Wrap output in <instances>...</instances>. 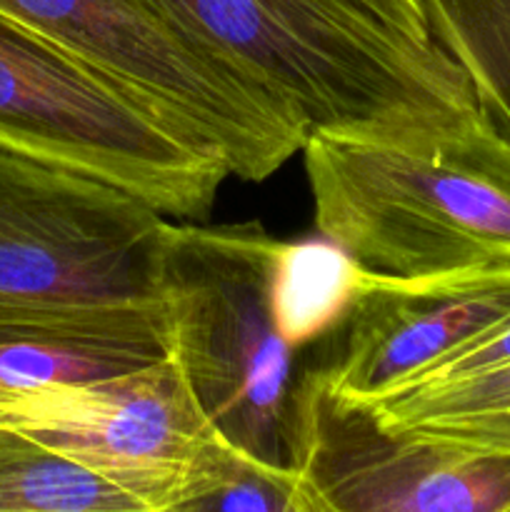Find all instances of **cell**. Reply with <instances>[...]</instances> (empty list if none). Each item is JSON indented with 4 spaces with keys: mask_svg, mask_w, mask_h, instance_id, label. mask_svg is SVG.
I'll return each mask as SVG.
<instances>
[{
    "mask_svg": "<svg viewBox=\"0 0 510 512\" xmlns=\"http://www.w3.org/2000/svg\"><path fill=\"white\" fill-rule=\"evenodd\" d=\"M505 363H510V315L505 320H500L498 325H493L490 330L480 333L478 338L470 340L468 345L455 350L453 355L440 360L438 365H433V368H428L425 373H420L418 378L410 380V383L400 390L468 378V375L483 373V370L498 368V365ZM393 393H398V390H393Z\"/></svg>",
    "mask_w": 510,
    "mask_h": 512,
    "instance_id": "obj_16",
    "label": "cell"
},
{
    "mask_svg": "<svg viewBox=\"0 0 510 512\" xmlns=\"http://www.w3.org/2000/svg\"><path fill=\"white\" fill-rule=\"evenodd\" d=\"M355 8L415 40H433L420 0H350Z\"/></svg>",
    "mask_w": 510,
    "mask_h": 512,
    "instance_id": "obj_17",
    "label": "cell"
},
{
    "mask_svg": "<svg viewBox=\"0 0 510 512\" xmlns=\"http://www.w3.org/2000/svg\"><path fill=\"white\" fill-rule=\"evenodd\" d=\"M0 425L163 508L220 433L173 355L133 373L0 400Z\"/></svg>",
    "mask_w": 510,
    "mask_h": 512,
    "instance_id": "obj_7",
    "label": "cell"
},
{
    "mask_svg": "<svg viewBox=\"0 0 510 512\" xmlns=\"http://www.w3.org/2000/svg\"><path fill=\"white\" fill-rule=\"evenodd\" d=\"M360 268L333 243H285L278 270L283 333L295 348L323 350L355 295Z\"/></svg>",
    "mask_w": 510,
    "mask_h": 512,
    "instance_id": "obj_15",
    "label": "cell"
},
{
    "mask_svg": "<svg viewBox=\"0 0 510 512\" xmlns=\"http://www.w3.org/2000/svg\"><path fill=\"white\" fill-rule=\"evenodd\" d=\"M315 228L358 268L395 278L510 265V138L488 118L423 140L313 133Z\"/></svg>",
    "mask_w": 510,
    "mask_h": 512,
    "instance_id": "obj_2",
    "label": "cell"
},
{
    "mask_svg": "<svg viewBox=\"0 0 510 512\" xmlns=\"http://www.w3.org/2000/svg\"><path fill=\"white\" fill-rule=\"evenodd\" d=\"M170 225L105 180L0 150V325L168 350Z\"/></svg>",
    "mask_w": 510,
    "mask_h": 512,
    "instance_id": "obj_4",
    "label": "cell"
},
{
    "mask_svg": "<svg viewBox=\"0 0 510 512\" xmlns=\"http://www.w3.org/2000/svg\"><path fill=\"white\" fill-rule=\"evenodd\" d=\"M510 315V265L395 278L360 268L320 360L328 390L373 403Z\"/></svg>",
    "mask_w": 510,
    "mask_h": 512,
    "instance_id": "obj_9",
    "label": "cell"
},
{
    "mask_svg": "<svg viewBox=\"0 0 510 512\" xmlns=\"http://www.w3.org/2000/svg\"><path fill=\"white\" fill-rule=\"evenodd\" d=\"M158 512H343L293 468L263 463L220 435Z\"/></svg>",
    "mask_w": 510,
    "mask_h": 512,
    "instance_id": "obj_12",
    "label": "cell"
},
{
    "mask_svg": "<svg viewBox=\"0 0 510 512\" xmlns=\"http://www.w3.org/2000/svg\"><path fill=\"white\" fill-rule=\"evenodd\" d=\"M0 512H155L130 490L0 425Z\"/></svg>",
    "mask_w": 510,
    "mask_h": 512,
    "instance_id": "obj_13",
    "label": "cell"
},
{
    "mask_svg": "<svg viewBox=\"0 0 510 512\" xmlns=\"http://www.w3.org/2000/svg\"><path fill=\"white\" fill-rule=\"evenodd\" d=\"M435 43L463 68L475 100L510 138V0H420Z\"/></svg>",
    "mask_w": 510,
    "mask_h": 512,
    "instance_id": "obj_14",
    "label": "cell"
},
{
    "mask_svg": "<svg viewBox=\"0 0 510 512\" xmlns=\"http://www.w3.org/2000/svg\"><path fill=\"white\" fill-rule=\"evenodd\" d=\"M0 150L105 180L185 220L208 218L230 175L210 145L5 15Z\"/></svg>",
    "mask_w": 510,
    "mask_h": 512,
    "instance_id": "obj_5",
    "label": "cell"
},
{
    "mask_svg": "<svg viewBox=\"0 0 510 512\" xmlns=\"http://www.w3.org/2000/svg\"><path fill=\"white\" fill-rule=\"evenodd\" d=\"M380 428L510 455V363L365 403Z\"/></svg>",
    "mask_w": 510,
    "mask_h": 512,
    "instance_id": "obj_10",
    "label": "cell"
},
{
    "mask_svg": "<svg viewBox=\"0 0 510 512\" xmlns=\"http://www.w3.org/2000/svg\"><path fill=\"white\" fill-rule=\"evenodd\" d=\"M285 243L255 220L170 225L163 260L168 355L233 448L303 468L305 385L323 350L285 338L278 270Z\"/></svg>",
    "mask_w": 510,
    "mask_h": 512,
    "instance_id": "obj_3",
    "label": "cell"
},
{
    "mask_svg": "<svg viewBox=\"0 0 510 512\" xmlns=\"http://www.w3.org/2000/svg\"><path fill=\"white\" fill-rule=\"evenodd\" d=\"M310 135L423 143L483 118L463 68L350 0H138Z\"/></svg>",
    "mask_w": 510,
    "mask_h": 512,
    "instance_id": "obj_1",
    "label": "cell"
},
{
    "mask_svg": "<svg viewBox=\"0 0 510 512\" xmlns=\"http://www.w3.org/2000/svg\"><path fill=\"white\" fill-rule=\"evenodd\" d=\"M0 15L93 65L160 118L210 145L240 180L270 178L310 138L293 115L138 0H0Z\"/></svg>",
    "mask_w": 510,
    "mask_h": 512,
    "instance_id": "obj_6",
    "label": "cell"
},
{
    "mask_svg": "<svg viewBox=\"0 0 510 512\" xmlns=\"http://www.w3.org/2000/svg\"><path fill=\"white\" fill-rule=\"evenodd\" d=\"M303 473L343 512H510V455L380 428L365 405L305 385Z\"/></svg>",
    "mask_w": 510,
    "mask_h": 512,
    "instance_id": "obj_8",
    "label": "cell"
},
{
    "mask_svg": "<svg viewBox=\"0 0 510 512\" xmlns=\"http://www.w3.org/2000/svg\"><path fill=\"white\" fill-rule=\"evenodd\" d=\"M150 343L95 338L35 325H0V400L60 383L133 373L165 358Z\"/></svg>",
    "mask_w": 510,
    "mask_h": 512,
    "instance_id": "obj_11",
    "label": "cell"
}]
</instances>
